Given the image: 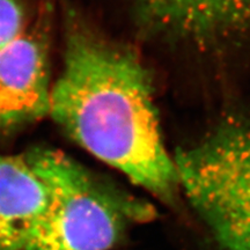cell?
I'll return each mask as SVG.
<instances>
[{"label": "cell", "instance_id": "6da1fadb", "mask_svg": "<svg viewBox=\"0 0 250 250\" xmlns=\"http://www.w3.org/2000/svg\"><path fill=\"white\" fill-rule=\"evenodd\" d=\"M147 68L122 45L74 15L50 114L77 144L167 204L181 191L166 151Z\"/></svg>", "mask_w": 250, "mask_h": 250}, {"label": "cell", "instance_id": "7a4b0ae2", "mask_svg": "<svg viewBox=\"0 0 250 250\" xmlns=\"http://www.w3.org/2000/svg\"><path fill=\"white\" fill-rule=\"evenodd\" d=\"M42 177L48 202L24 250H110L130 225L152 217L147 203L110 186L54 149L27 153Z\"/></svg>", "mask_w": 250, "mask_h": 250}, {"label": "cell", "instance_id": "3957f363", "mask_svg": "<svg viewBox=\"0 0 250 250\" xmlns=\"http://www.w3.org/2000/svg\"><path fill=\"white\" fill-rule=\"evenodd\" d=\"M174 162L181 190L213 237L250 229V124H224Z\"/></svg>", "mask_w": 250, "mask_h": 250}, {"label": "cell", "instance_id": "277c9868", "mask_svg": "<svg viewBox=\"0 0 250 250\" xmlns=\"http://www.w3.org/2000/svg\"><path fill=\"white\" fill-rule=\"evenodd\" d=\"M151 35L198 50L250 40V0H132Z\"/></svg>", "mask_w": 250, "mask_h": 250}, {"label": "cell", "instance_id": "5b68a950", "mask_svg": "<svg viewBox=\"0 0 250 250\" xmlns=\"http://www.w3.org/2000/svg\"><path fill=\"white\" fill-rule=\"evenodd\" d=\"M48 9V8H46ZM29 22L0 51V131L9 132L50 114L49 17Z\"/></svg>", "mask_w": 250, "mask_h": 250}, {"label": "cell", "instance_id": "8992f818", "mask_svg": "<svg viewBox=\"0 0 250 250\" xmlns=\"http://www.w3.org/2000/svg\"><path fill=\"white\" fill-rule=\"evenodd\" d=\"M48 190L29 156L0 155V250H24Z\"/></svg>", "mask_w": 250, "mask_h": 250}, {"label": "cell", "instance_id": "52a82bcc", "mask_svg": "<svg viewBox=\"0 0 250 250\" xmlns=\"http://www.w3.org/2000/svg\"><path fill=\"white\" fill-rule=\"evenodd\" d=\"M28 24L23 0H0V51L22 35Z\"/></svg>", "mask_w": 250, "mask_h": 250}, {"label": "cell", "instance_id": "ba28073f", "mask_svg": "<svg viewBox=\"0 0 250 250\" xmlns=\"http://www.w3.org/2000/svg\"><path fill=\"white\" fill-rule=\"evenodd\" d=\"M214 239L224 250H250V229L220 234Z\"/></svg>", "mask_w": 250, "mask_h": 250}]
</instances>
